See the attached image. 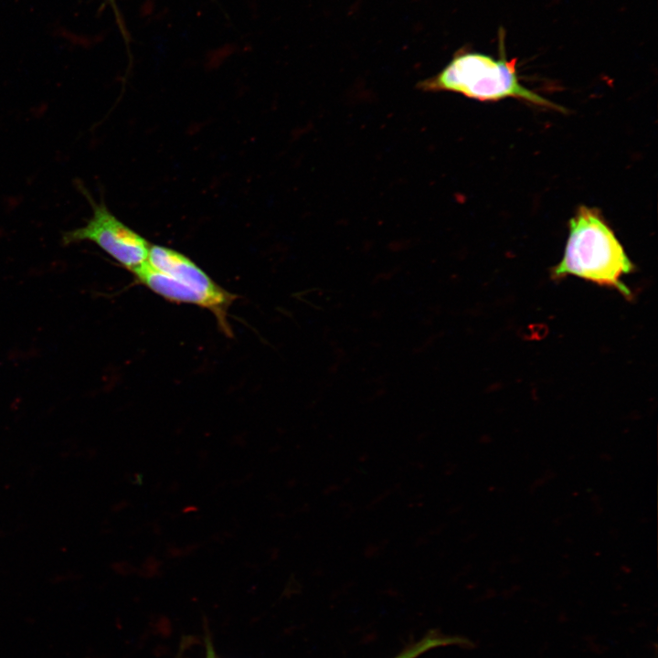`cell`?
<instances>
[{
	"mask_svg": "<svg viewBox=\"0 0 658 658\" xmlns=\"http://www.w3.org/2000/svg\"><path fill=\"white\" fill-rule=\"evenodd\" d=\"M568 228L565 251L551 271L552 278L576 276L615 289L631 299V292L621 278L632 272L634 265L601 214L596 208L580 206Z\"/></svg>",
	"mask_w": 658,
	"mask_h": 658,
	"instance_id": "obj_1",
	"label": "cell"
},
{
	"mask_svg": "<svg viewBox=\"0 0 658 658\" xmlns=\"http://www.w3.org/2000/svg\"><path fill=\"white\" fill-rule=\"evenodd\" d=\"M133 274L140 284L169 302L209 310L221 331L232 335L227 317L238 296L215 282L186 255L167 247L151 245L147 260Z\"/></svg>",
	"mask_w": 658,
	"mask_h": 658,
	"instance_id": "obj_2",
	"label": "cell"
},
{
	"mask_svg": "<svg viewBox=\"0 0 658 658\" xmlns=\"http://www.w3.org/2000/svg\"><path fill=\"white\" fill-rule=\"evenodd\" d=\"M423 91H450L479 101L514 98L534 105L559 109L554 102L524 86L517 76L515 59L472 51L456 54L436 75L420 81Z\"/></svg>",
	"mask_w": 658,
	"mask_h": 658,
	"instance_id": "obj_3",
	"label": "cell"
},
{
	"mask_svg": "<svg viewBox=\"0 0 658 658\" xmlns=\"http://www.w3.org/2000/svg\"><path fill=\"white\" fill-rule=\"evenodd\" d=\"M84 195L90 204L91 217L84 226L63 233L62 242H92L133 273L147 260L151 244L118 219L103 200L95 201L87 191Z\"/></svg>",
	"mask_w": 658,
	"mask_h": 658,
	"instance_id": "obj_4",
	"label": "cell"
},
{
	"mask_svg": "<svg viewBox=\"0 0 658 658\" xmlns=\"http://www.w3.org/2000/svg\"><path fill=\"white\" fill-rule=\"evenodd\" d=\"M462 642L465 643L466 642L457 637L431 634L409 646L395 658H417L431 649L451 644H462Z\"/></svg>",
	"mask_w": 658,
	"mask_h": 658,
	"instance_id": "obj_5",
	"label": "cell"
},
{
	"mask_svg": "<svg viewBox=\"0 0 658 658\" xmlns=\"http://www.w3.org/2000/svg\"><path fill=\"white\" fill-rule=\"evenodd\" d=\"M205 658H218L209 638H207V642H206V657Z\"/></svg>",
	"mask_w": 658,
	"mask_h": 658,
	"instance_id": "obj_6",
	"label": "cell"
}]
</instances>
